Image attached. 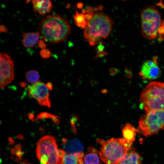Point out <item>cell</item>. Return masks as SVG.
I'll list each match as a JSON object with an SVG mask.
<instances>
[{
  "mask_svg": "<svg viewBox=\"0 0 164 164\" xmlns=\"http://www.w3.org/2000/svg\"><path fill=\"white\" fill-rule=\"evenodd\" d=\"M88 13V14L92 15L93 13V9L91 7H88L87 10L86 11Z\"/></svg>",
  "mask_w": 164,
  "mask_h": 164,
  "instance_id": "28",
  "label": "cell"
},
{
  "mask_svg": "<svg viewBox=\"0 0 164 164\" xmlns=\"http://www.w3.org/2000/svg\"><path fill=\"white\" fill-rule=\"evenodd\" d=\"M0 31L1 32L6 33L8 32L7 29L4 25H1L0 26Z\"/></svg>",
  "mask_w": 164,
  "mask_h": 164,
  "instance_id": "26",
  "label": "cell"
},
{
  "mask_svg": "<svg viewBox=\"0 0 164 164\" xmlns=\"http://www.w3.org/2000/svg\"><path fill=\"white\" fill-rule=\"evenodd\" d=\"M32 3L35 12H38L43 16L50 12L51 10L53 5L50 0H33Z\"/></svg>",
  "mask_w": 164,
  "mask_h": 164,
  "instance_id": "12",
  "label": "cell"
},
{
  "mask_svg": "<svg viewBox=\"0 0 164 164\" xmlns=\"http://www.w3.org/2000/svg\"><path fill=\"white\" fill-rule=\"evenodd\" d=\"M46 85L49 90H52L53 89V86L52 83L50 82H47Z\"/></svg>",
  "mask_w": 164,
  "mask_h": 164,
  "instance_id": "27",
  "label": "cell"
},
{
  "mask_svg": "<svg viewBox=\"0 0 164 164\" xmlns=\"http://www.w3.org/2000/svg\"><path fill=\"white\" fill-rule=\"evenodd\" d=\"M158 5H160L164 9V5L163 4L162 2H159V3H158Z\"/></svg>",
  "mask_w": 164,
  "mask_h": 164,
  "instance_id": "32",
  "label": "cell"
},
{
  "mask_svg": "<svg viewBox=\"0 0 164 164\" xmlns=\"http://www.w3.org/2000/svg\"><path fill=\"white\" fill-rule=\"evenodd\" d=\"M140 20L141 32L144 37L150 40L158 37L164 21L155 6H148L142 10Z\"/></svg>",
  "mask_w": 164,
  "mask_h": 164,
  "instance_id": "5",
  "label": "cell"
},
{
  "mask_svg": "<svg viewBox=\"0 0 164 164\" xmlns=\"http://www.w3.org/2000/svg\"><path fill=\"white\" fill-rule=\"evenodd\" d=\"M122 133L123 138L128 142L132 144L135 138L136 133L138 132L131 124L126 123L122 128Z\"/></svg>",
  "mask_w": 164,
  "mask_h": 164,
  "instance_id": "14",
  "label": "cell"
},
{
  "mask_svg": "<svg viewBox=\"0 0 164 164\" xmlns=\"http://www.w3.org/2000/svg\"><path fill=\"white\" fill-rule=\"evenodd\" d=\"M62 141L63 150L65 152L74 154L83 152L84 146L78 139L63 138Z\"/></svg>",
  "mask_w": 164,
  "mask_h": 164,
  "instance_id": "11",
  "label": "cell"
},
{
  "mask_svg": "<svg viewBox=\"0 0 164 164\" xmlns=\"http://www.w3.org/2000/svg\"><path fill=\"white\" fill-rule=\"evenodd\" d=\"M140 107L145 112L164 110V83L154 81L144 88L141 95Z\"/></svg>",
  "mask_w": 164,
  "mask_h": 164,
  "instance_id": "4",
  "label": "cell"
},
{
  "mask_svg": "<svg viewBox=\"0 0 164 164\" xmlns=\"http://www.w3.org/2000/svg\"><path fill=\"white\" fill-rule=\"evenodd\" d=\"M77 6L79 8L81 9L83 6V4L81 3H78L77 4Z\"/></svg>",
  "mask_w": 164,
  "mask_h": 164,
  "instance_id": "31",
  "label": "cell"
},
{
  "mask_svg": "<svg viewBox=\"0 0 164 164\" xmlns=\"http://www.w3.org/2000/svg\"><path fill=\"white\" fill-rule=\"evenodd\" d=\"M58 116L50 114L47 112H42L39 114L36 118H34L32 121H34L39 119H44L50 118H53Z\"/></svg>",
  "mask_w": 164,
  "mask_h": 164,
  "instance_id": "20",
  "label": "cell"
},
{
  "mask_svg": "<svg viewBox=\"0 0 164 164\" xmlns=\"http://www.w3.org/2000/svg\"><path fill=\"white\" fill-rule=\"evenodd\" d=\"M101 147L99 155L106 164H118L132 149V144L124 138H112L107 140L97 139Z\"/></svg>",
  "mask_w": 164,
  "mask_h": 164,
  "instance_id": "2",
  "label": "cell"
},
{
  "mask_svg": "<svg viewBox=\"0 0 164 164\" xmlns=\"http://www.w3.org/2000/svg\"><path fill=\"white\" fill-rule=\"evenodd\" d=\"M74 22L78 27L83 29H85L86 27L87 22L86 20L85 15L83 13H79L76 11L74 16Z\"/></svg>",
  "mask_w": 164,
  "mask_h": 164,
  "instance_id": "17",
  "label": "cell"
},
{
  "mask_svg": "<svg viewBox=\"0 0 164 164\" xmlns=\"http://www.w3.org/2000/svg\"><path fill=\"white\" fill-rule=\"evenodd\" d=\"M78 117L76 115H73L70 119V122L71 125H72L74 132H76L75 124L76 122L78 120Z\"/></svg>",
  "mask_w": 164,
  "mask_h": 164,
  "instance_id": "22",
  "label": "cell"
},
{
  "mask_svg": "<svg viewBox=\"0 0 164 164\" xmlns=\"http://www.w3.org/2000/svg\"><path fill=\"white\" fill-rule=\"evenodd\" d=\"M84 161L86 164H99L100 160L97 153L91 152L85 155Z\"/></svg>",
  "mask_w": 164,
  "mask_h": 164,
  "instance_id": "19",
  "label": "cell"
},
{
  "mask_svg": "<svg viewBox=\"0 0 164 164\" xmlns=\"http://www.w3.org/2000/svg\"><path fill=\"white\" fill-rule=\"evenodd\" d=\"M38 46L39 47L42 49L46 48V45L44 41L42 40H39L38 42Z\"/></svg>",
  "mask_w": 164,
  "mask_h": 164,
  "instance_id": "24",
  "label": "cell"
},
{
  "mask_svg": "<svg viewBox=\"0 0 164 164\" xmlns=\"http://www.w3.org/2000/svg\"><path fill=\"white\" fill-rule=\"evenodd\" d=\"M23 38L22 41L23 45L26 47H31L38 42L39 38V33L35 32H25L22 34Z\"/></svg>",
  "mask_w": 164,
  "mask_h": 164,
  "instance_id": "13",
  "label": "cell"
},
{
  "mask_svg": "<svg viewBox=\"0 0 164 164\" xmlns=\"http://www.w3.org/2000/svg\"><path fill=\"white\" fill-rule=\"evenodd\" d=\"M1 88L3 89L15 78L14 65L13 60L7 54H0Z\"/></svg>",
  "mask_w": 164,
  "mask_h": 164,
  "instance_id": "8",
  "label": "cell"
},
{
  "mask_svg": "<svg viewBox=\"0 0 164 164\" xmlns=\"http://www.w3.org/2000/svg\"><path fill=\"white\" fill-rule=\"evenodd\" d=\"M60 164H79L78 159L74 154L65 153L60 159Z\"/></svg>",
  "mask_w": 164,
  "mask_h": 164,
  "instance_id": "16",
  "label": "cell"
},
{
  "mask_svg": "<svg viewBox=\"0 0 164 164\" xmlns=\"http://www.w3.org/2000/svg\"><path fill=\"white\" fill-rule=\"evenodd\" d=\"M164 129V110L146 112L138 121V132L146 137L156 134Z\"/></svg>",
  "mask_w": 164,
  "mask_h": 164,
  "instance_id": "7",
  "label": "cell"
},
{
  "mask_svg": "<svg viewBox=\"0 0 164 164\" xmlns=\"http://www.w3.org/2000/svg\"><path fill=\"white\" fill-rule=\"evenodd\" d=\"M59 118H60V117L58 116L57 117L53 118H51V119L55 124H58L60 123Z\"/></svg>",
  "mask_w": 164,
  "mask_h": 164,
  "instance_id": "25",
  "label": "cell"
},
{
  "mask_svg": "<svg viewBox=\"0 0 164 164\" xmlns=\"http://www.w3.org/2000/svg\"><path fill=\"white\" fill-rule=\"evenodd\" d=\"M27 81L31 83L34 84L39 82L40 77L38 73L35 70L28 71L26 74Z\"/></svg>",
  "mask_w": 164,
  "mask_h": 164,
  "instance_id": "18",
  "label": "cell"
},
{
  "mask_svg": "<svg viewBox=\"0 0 164 164\" xmlns=\"http://www.w3.org/2000/svg\"><path fill=\"white\" fill-rule=\"evenodd\" d=\"M21 86L23 87H25L26 85V83L25 82H22L20 83Z\"/></svg>",
  "mask_w": 164,
  "mask_h": 164,
  "instance_id": "30",
  "label": "cell"
},
{
  "mask_svg": "<svg viewBox=\"0 0 164 164\" xmlns=\"http://www.w3.org/2000/svg\"><path fill=\"white\" fill-rule=\"evenodd\" d=\"M59 150L54 137L45 136L37 142L36 156L41 164H58L60 162Z\"/></svg>",
  "mask_w": 164,
  "mask_h": 164,
  "instance_id": "6",
  "label": "cell"
},
{
  "mask_svg": "<svg viewBox=\"0 0 164 164\" xmlns=\"http://www.w3.org/2000/svg\"><path fill=\"white\" fill-rule=\"evenodd\" d=\"M79 164H86L85 163H84V162L79 163Z\"/></svg>",
  "mask_w": 164,
  "mask_h": 164,
  "instance_id": "35",
  "label": "cell"
},
{
  "mask_svg": "<svg viewBox=\"0 0 164 164\" xmlns=\"http://www.w3.org/2000/svg\"><path fill=\"white\" fill-rule=\"evenodd\" d=\"M87 22L84 35L91 46L99 43L102 39L108 37L111 32L112 20L103 12L93 13L91 19Z\"/></svg>",
  "mask_w": 164,
  "mask_h": 164,
  "instance_id": "3",
  "label": "cell"
},
{
  "mask_svg": "<svg viewBox=\"0 0 164 164\" xmlns=\"http://www.w3.org/2000/svg\"><path fill=\"white\" fill-rule=\"evenodd\" d=\"M27 89L28 94L36 99L39 104L50 107L49 89L44 83L39 81L29 85Z\"/></svg>",
  "mask_w": 164,
  "mask_h": 164,
  "instance_id": "9",
  "label": "cell"
},
{
  "mask_svg": "<svg viewBox=\"0 0 164 164\" xmlns=\"http://www.w3.org/2000/svg\"><path fill=\"white\" fill-rule=\"evenodd\" d=\"M157 59V57H154L152 59L143 62L139 72V75L143 80H154L160 75L161 70L158 65Z\"/></svg>",
  "mask_w": 164,
  "mask_h": 164,
  "instance_id": "10",
  "label": "cell"
},
{
  "mask_svg": "<svg viewBox=\"0 0 164 164\" xmlns=\"http://www.w3.org/2000/svg\"><path fill=\"white\" fill-rule=\"evenodd\" d=\"M118 164H142L139 155L135 151L130 150Z\"/></svg>",
  "mask_w": 164,
  "mask_h": 164,
  "instance_id": "15",
  "label": "cell"
},
{
  "mask_svg": "<svg viewBox=\"0 0 164 164\" xmlns=\"http://www.w3.org/2000/svg\"><path fill=\"white\" fill-rule=\"evenodd\" d=\"M21 164H31L28 163L27 162H23Z\"/></svg>",
  "mask_w": 164,
  "mask_h": 164,
  "instance_id": "34",
  "label": "cell"
},
{
  "mask_svg": "<svg viewBox=\"0 0 164 164\" xmlns=\"http://www.w3.org/2000/svg\"><path fill=\"white\" fill-rule=\"evenodd\" d=\"M108 91L106 89H103L102 91V92L103 93H107Z\"/></svg>",
  "mask_w": 164,
  "mask_h": 164,
  "instance_id": "33",
  "label": "cell"
},
{
  "mask_svg": "<svg viewBox=\"0 0 164 164\" xmlns=\"http://www.w3.org/2000/svg\"><path fill=\"white\" fill-rule=\"evenodd\" d=\"M118 72V70L116 68L112 67L109 70L110 74L111 76L115 75Z\"/></svg>",
  "mask_w": 164,
  "mask_h": 164,
  "instance_id": "23",
  "label": "cell"
},
{
  "mask_svg": "<svg viewBox=\"0 0 164 164\" xmlns=\"http://www.w3.org/2000/svg\"><path fill=\"white\" fill-rule=\"evenodd\" d=\"M40 54L42 58L47 59L49 58L51 56L50 51L48 49H42L40 52Z\"/></svg>",
  "mask_w": 164,
  "mask_h": 164,
  "instance_id": "21",
  "label": "cell"
},
{
  "mask_svg": "<svg viewBox=\"0 0 164 164\" xmlns=\"http://www.w3.org/2000/svg\"><path fill=\"white\" fill-rule=\"evenodd\" d=\"M28 116L29 119L32 121L34 119V115L32 113H29L28 114Z\"/></svg>",
  "mask_w": 164,
  "mask_h": 164,
  "instance_id": "29",
  "label": "cell"
},
{
  "mask_svg": "<svg viewBox=\"0 0 164 164\" xmlns=\"http://www.w3.org/2000/svg\"><path fill=\"white\" fill-rule=\"evenodd\" d=\"M40 31L45 41L54 44L61 42L67 39L70 33V26L65 17L52 14L42 19Z\"/></svg>",
  "mask_w": 164,
  "mask_h": 164,
  "instance_id": "1",
  "label": "cell"
}]
</instances>
